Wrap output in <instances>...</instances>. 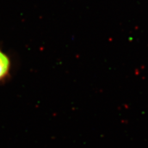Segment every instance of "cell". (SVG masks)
I'll return each instance as SVG.
<instances>
[{
  "label": "cell",
  "instance_id": "obj_1",
  "mask_svg": "<svg viewBox=\"0 0 148 148\" xmlns=\"http://www.w3.org/2000/svg\"><path fill=\"white\" fill-rule=\"evenodd\" d=\"M10 61L6 54L0 51V80L5 78L10 69Z\"/></svg>",
  "mask_w": 148,
  "mask_h": 148
}]
</instances>
